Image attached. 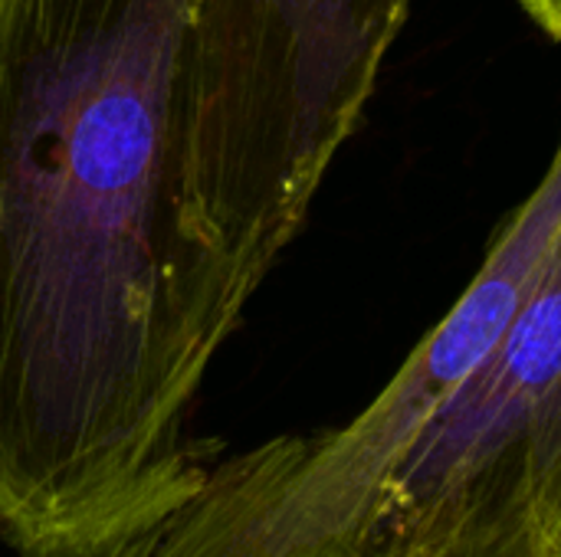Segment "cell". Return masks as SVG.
<instances>
[{
    "label": "cell",
    "instance_id": "obj_1",
    "mask_svg": "<svg viewBox=\"0 0 561 557\" xmlns=\"http://www.w3.org/2000/svg\"><path fill=\"white\" fill-rule=\"evenodd\" d=\"M194 0H0V538L115 557L207 479L240 325L187 213Z\"/></svg>",
    "mask_w": 561,
    "mask_h": 557
},
{
    "label": "cell",
    "instance_id": "obj_2",
    "mask_svg": "<svg viewBox=\"0 0 561 557\" xmlns=\"http://www.w3.org/2000/svg\"><path fill=\"white\" fill-rule=\"evenodd\" d=\"M411 0H194L191 230L247 309L375 92Z\"/></svg>",
    "mask_w": 561,
    "mask_h": 557
},
{
    "label": "cell",
    "instance_id": "obj_3",
    "mask_svg": "<svg viewBox=\"0 0 561 557\" xmlns=\"http://www.w3.org/2000/svg\"><path fill=\"white\" fill-rule=\"evenodd\" d=\"M561 552V227L516 315L394 476L362 557Z\"/></svg>",
    "mask_w": 561,
    "mask_h": 557
},
{
    "label": "cell",
    "instance_id": "obj_4",
    "mask_svg": "<svg viewBox=\"0 0 561 557\" xmlns=\"http://www.w3.org/2000/svg\"><path fill=\"white\" fill-rule=\"evenodd\" d=\"M519 3L549 36L561 39V0H519Z\"/></svg>",
    "mask_w": 561,
    "mask_h": 557
},
{
    "label": "cell",
    "instance_id": "obj_5",
    "mask_svg": "<svg viewBox=\"0 0 561 557\" xmlns=\"http://www.w3.org/2000/svg\"><path fill=\"white\" fill-rule=\"evenodd\" d=\"M556 557H561V552H559V555H556Z\"/></svg>",
    "mask_w": 561,
    "mask_h": 557
},
{
    "label": "cell",
    "instance_id": "obj_6",
    "mask_svg": "<svg viewBox=\"0 0 561 557\" xmlns=\"http://www.w3.org/2000/svg\"><path fill=\"white\" fill-rule=\"evenodd\" d=\"M115 557H118V555H115Z\"/></svg>",
    "mask_w": 561,
    "mask_h": 557
}]
</instances>
